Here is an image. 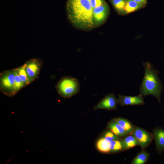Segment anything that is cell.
<instances>
[{
  "instance_id": "2e32d148",
  "label": "cell",
  "mask_w": 164,
  "mask_h": 164,
  "mask_svg": "<svg viewBox=\"0 0 164 164\" xmlns=\"http://www.w3.org/2000/svg\"><path fill=\"white\" fill-rule=\"evenodd\" d=\"M15 69L21 79L26 86L31 83L28 77L24 64Z\"/></svg>"
},
{
  "instance_id": "7402d4cb",
  "label": "cell",
  "mask_w": 164,
  "mask_h": 164,
  "mask_svg": "<svg viewBox=\"0 0 164 164\" xmlns=\"http://www.w3.org/2000/svg\"><path fill=\"white\" fill-rule=\"evenodd\" d=\"M91 4L93 9L105 3L104 0H90Z\"/></svg>"
},
{
  "instance_id": "603a6c76",
  "label": "cell",
  "mask_w": 164,
  "mask_h": 164,
  "mask_svg": "<svg viewBox=\"0 0 164 164\" xmlns=\"http://www.w3.org/2000/svg\"><path fill=\"white\" fill-rule=\"evenodd\" d=\"M136 2L141 4H145L146 2V0H133Z\"/></svg>"
},
{
  "instance_id": "8fae6325",
  "label": "cell",
  "mask_w": 164,
  "mask_h": 164,
  "mask_svg": "<svg viewBox=\"0 0 164 164\" xmlns=\"http://www.w3.org/2000/svg\"><path fill=\"white\" fill-rule=\"evenodd\" d=\"M108 127L111 131L118 136H125L128 135L119 124L114 120L109 122Z\"/></svg>"
},
{
  "instance_id": "44dd1931",
  "label": "cell",
  "mask_w": 164,
  "mask_h": 164,
  "mask_svg": "<svg viewBox=\"0 0 164 164\" xmlns=\"http://www.w3.org/2000/svg\"><path fill=\"white\" fill-rule=\"evenodd\" d=\"M103 138L108 143L113 140L119 139L118 136L109 131L105 133Z\"/></svg>"
},
{
  "instance_id": "9c48e42d",
  "label": "cell",
  "mask_w": 164,
  "mask_h": 164,
  "mask_svg": "<svg viewBox=\"0 0 164 164\" xmlns=\"http://www.w3.org/2000/svg\"><path fill=\"white\" fill-rule=\"evenodd\" d=\"M118 104L123 106L127 105H142L145 104L142 96L140 95L135 96L118 95Z\"/></svg>"
},
{
  "instance_id": "6da1fadb",
  "label": "cell",
  "mask_w": 164,
  "mask_h": 164,
  "mask_svg": "<svg viewBox=\"0 0 164 164\" xmlns=\"http://www.w3.org/2000/svg\"><path fill=\"white\" fill-rule=\"evenodd\" d=\"M90 0H67L66 10L67 16L74 27L89 31L94 29L93 10Z\"/></svg>"
},
{
  "instance_id": "5b68a950",
  "label": "cell",
  "mask_w": 164,
  "mask_h": 164,
  "mask_svg": "<svg viewBox=\"0 0 164 164\" xmlns=\"http://www.w3.org/2000/svg\"><path fill=\"white\" fill-rule=\"evenodd\" d=\"M24 65L28 77L32 82L38 78L43 62L40 59L32 58L27 61Z\"/></svg>"
},
{
  "instance_id": "e0dca14e",
  "label": "cell",
  "mask_w": 164,
  "mask_h": 164,
  "mask_svg": "<svg viewBox=\"0 0 164 164\" xmlns=\"http://www.w3.org/2000/svg\"><path fill=\"white\" fill-rule=\"evenodd\" d=\"M110 151L115 152L122 150L124 149L121 141L118 140H113L109 143Z\"/></svg>"
},
{
  "instance_id": "d6986e66",
  "label": "cell",
  "mask_w": 164,
  "mask_h": 164,
  "mask_svg": "<svg viewBox=\"0 0 164 164\" xmlns=\"http://www.w3.org/2000/svg\"><path fill=\"white\" fill-rule=\"evenodd\" d=\"M15 80V90L17 93L19 91L26 86L19 77L15 68L13 69Z\"/></svg>"
},
{
  "instance_id": "30bf717a",
  "label": "cell",
  "mask_w": 164,
  "mask_h": 164,
  "mask_svg": "<svg viewBox=\"0 0 164 164\" xmlns=\"http://www.w3.org/2000/svg\"><path fill=\"white\" fill-rule=\"evenodd\" d=\"M152 134L157 150L159 153H161L164 150V129L160 128H155Z\"/></svg>"
},
{
  "instance_id": "ffe728a7",
  "label": "cell",
  "mask_w": 164,
  "mask_h": 164,
  "mask_svg": "<svg viewBox=\"0 0 164 164\" xmlns=\"http://www.w3.org/2000/svg\"><path fill=\"white\" fill-rule=\"evenodd\" d=\"M112 3L114 8L118 11L124 10L125 5V0H111Z\"/></svg>"
},
{
  "instance_id": "8992f818",
  "label": "cell",
  "mask_w": 164,
  "mask_h": 164,
  "mask_svg": "<svg viewBox=\"0 0 164 164\" xmlns=\"http://www.w3.org/2000/svg\"><path fill=\"white\" fill-rule=\"evenodd\" d=\"M109 12L108 7L106 2L94 9L93 20L94 29L103 24L107 18Z\"/></svg>"
},
{
  "instance_id": "52a82bcc",
  "label": "cell",
  "mask_w": 164,
  "mask_h": 164,
  "mask_svg": "<svg viewBox=\"0 0 164 164\" xmlns=\"http://www.w3.org/2000/svg\"><path fill=\"white\" fill-rule=\"evenodd\" d=\"M137 139L142 149L146 148L154 138L152 134L140 127H135L132 134Z\"/></svg>"
},
{
  "instance_id": "ba28073f",
  "label": "cell",
  "mask_w": 164,
  "mask_h": 164,
  "mask_svg": "<svg viewBox=\"0 0 164 164\" xmlns=\"http://www.w3.org/2000/svg\"><path fill=\"white\" fill-rule=\"evenodd\" d=\"M118 104V100L114 94H108L103 98L94 108V110L99 109L108 111L116 110Z\"/></svg>"
},
{
  "instance_id": "7a4b0ae2",
  "label": "cell",
  "mask_w": 164,
  "mask_h": 164,
  "mask_svg": "<svg viewBox=\"0 0 164 164\" xmlns=\"http://www.w3.org/2000/svg\"><path fill=\"white\" fill-rule=\"evenodd\" d=\"M145 74L140 86L139 95L145 96L151 95L156 97L160 103V97L163 87L158 77V72L152 64L149 62L143 63Z\"/></svg>"
},
{
  "instance_id": "4fadbf2b",
  "label": "cell",
  "mask_w": 164,
  "mask_h": 164,
  "mask_svg": "<svg viewBox=\"0 0 164 164\" xmlns=\"http://www.w3.org/2000/svg\"><path fill=\"white\" fill-rule=\"evenodd\" d=\"M119 124L128 135H132L134 127L128 120L122 118H118L114 120Z\"/></svg>"
},
{
  "instance_id": "3957f363",
  "label": "cell",
  "mask_w": 164,
  "mask_h": 164,
  "mask_svg": "<svg viewBox=\"0 0 164 164\" xmlns=\"http://www.w3.org/2000/svg\"><path fill=\"white\" fill-rule=\"evenodd\" d=\"M55 87L60 96L64 98H68L79 92L80 84L77 78L67 76L61 77Z\"/></svg>"
},
{
  "instance_id": "ac0fdd59",
  "label": "cell",
  "mask_w": 164,
  "mask_h": 164,
  "mask_svg": "<svg viewBox=\"0 0 164 164\" xmlns=\"http://www.w3.org/2000/svg\"><path fill=\"white\" fill-rule=\"evenodd\" d=\"M108 144L109 143L102 138L99 139L97 142V147L100 151L103 152L107 153L110 152Z\"/></svg>"
},
{
  "instance_id": "9a60e30c",
  "label": "cell",
  "mask_w": 164,
  "mask_h": 164,
  "mask_svg": "<svg viewBox=\"0 0 164 164\" xmlns=\"http://www.w3.org/2000/svg\"><path fill=\"white\" fill-rule=\"evenodd\" d=\"M143 4L136 2L133 0H127L124 10L126 13L132 12L140 8Z\"/></svg>"
},
{
  "instance_id": "5bb4252c",
  "label": "cell",
  "mask_w": 164,
  "mask_h": 164,
  "mask_svg": "<svg viewBox=\"0 0 164 164\" xmlns=\"http://www.w3.org/2000/svg\"><path fill=\"white\" fill-rule=\"evenodd\" d=\"M150 154L145 151L142 150L133 159L132 164H144L147 162Z\"/></svg>"
},
{
  "instance_id": "277c9868",
  "label": "cell",
  "mask_w": 164,
  "mask_h": 164,
  "mask_svg": "<svg viewBox=\"0 0 164 164\" xmlns=\"http://www.w3.org/2000/svg\"><path fill=\"white\" fill-rule=\"evenodd\" d=\"M0 90L3 94L9 97H12L17 94L15 90L13 69L5 70L1 73Z\"/></svg>"
},
{
  "instance_id": "7c38bea8",
  "label": "cell",
  "mask_w": 164,
  "mask_h": 164,
  "mask_svg": "<svg viewBox=\"0 0 164 164\" xmlns=\"http://www.w3.org/2000/svg\"><path fill=\"white\" fill-rule=\"evenodd\" d=\"M121 141L124 150L131 149L138 145L137 139L132 135H127Z\"/></svg>"
}]
</instances>
